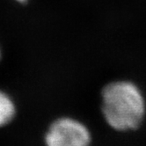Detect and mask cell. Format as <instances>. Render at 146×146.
Masks as SVG:
<instances>
[{"mask_svg": "<svg viewBox=\"0 0 146 146\" xmlns=\"http://www.w3.org/2000/svg\"><path fill=\"white\" fill-rule=\"evenodd\" d=\"M44 143L46 146H90L92 134L80 121L65 116L49 125Z\"/></svg>", "mask_w": 146, "mask_h": 146, "instance_id": "obj_2", "label": "cell"}, {"mask_svg": "<svg viewBox=\"0 0 146 146\" xmlns=\"http://www.w3.org/2000/svg\"><path fill=\"white\" fill-rule=\"evenodd\" d=\"M101 112L111 129L119 132L134 131L144 120L145 99L133 82L113 81L101 92Z\"/></svg>", "mask_w": 146, "mask_h": 146, "instance_id": "obj_1", "label": "cell"}, {"mask_svg": "<svg viewBox=\"0 0 146 146\" xmlns=\"http://www.w3.org/2000/svg\"><path fill=\"white\" fill-rule=\"evenodd\" d=\"M17 1H19V2H25V1H27V0H17Z\"/></svg>", "mask_w": 146, "mask_h": 146, "instance_id": "obj_4", "label": "cell"}, {"mask_svg": "<svg viewBox=\"0 0 146 146\" xmlns=\"http://www.w3.org/2000/svg\"><path fill=\"white\" fill-rule=\"evenodd\" d=\"M16 114V106L6 92L0 90V128L11 122Z\"/></svg>", "mask_w": 146, "mask_h": 146, "instance_id": "obj_3", "label": "cell"}]
</instances>
